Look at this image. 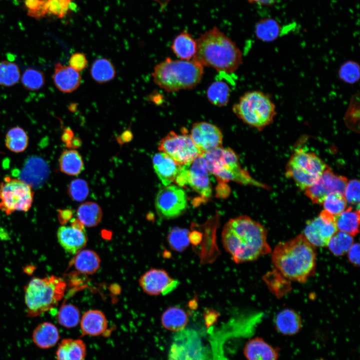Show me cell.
<instances>
[{"instance_id": "db71d44e", "label": "cell", "mask_w": 360, "mask_h": 360, "mask_svg": "<svg viewBox=\"0 0 360 360\" xmlns=\"http://www.w3.org/2000/svg\"><path fill=\"white\" fill-rule=\"evenodd\" d=\"M250 3H256L260 4L262 0H248Z\"/></svg>"}, {"instance_id": "4316f807", "label": "cell", "mask_w": 360, "mask_h": 360, "mask_svg": "<svg viewBox=\"0 0 360 360\" xmlns=\"http://www.w3.org/2000/svg\"><path fill=\"white\" fill-rule=\"evenodd\" d=\"M171 48L180 60H191L196 52V41L186 30H184L174 38Z\"/></svg>"}, {"instance_id": "7a4b0ae2", "label": "cell", "mask_w": 360, "mask_h": 360, "mask_svg": "<svg viewBox=\"0 0 360 360\" xmlns=\"http://www.w3.org/2000/svg\"><path fill=\"white\" fill-rule=\"evenodd\" d=\"M272 260L274 268L285 278L303 283L314 272L316 248L300 234L278 244L272 252Z\"/></svg>"}, {"instance_id": "bcb514c9", "label": "cell", "mask_w": 360, "mask_h": 360, "mask_svg": "<svg viewBox=\"0 0 360 360\" xmlns=\"http://www.w3.org/2000/svg\"><path fill=\"white\" fill-rule=\"evenodd\" d=\"M68 192L72 200L78 202L84 200L89 192L88 184L82 179L74 180L69 184Z\"/></svg>"}, {"instance_id": "e0dca14e", "label": "cell", "mask_w": 360, "mask_h": 360, "mask_svg": "<svg viewBox=\"0 0 360 360\" xmlns=\"http://www.w3.org/2000/svg\"><path fill=\"white\" fill-rule=\"evenodd\" d=\"M60 245L68 252L76 254L81 250L87 242V236L83 224L74 221L71 226H61L57 232Z\"/></svg>"}, {"instance_id": "d4e9b609", "label": "cell", "mask_w": 360, "mask_h": 360, "mask_svg": "<svg viewBox=\"0 0 360 360\" xmlns=\"http://www.w3.org/2000/svg\"><path fill=\"white\" fill-rule=\"evenodd\" d=\"M48 166L43 160L32 157L28 160L21 174V179L32 186H38L44 182L48 174Z\"/></svg>"}, {"instance_id": "d6986e66", "label": "cell", "mask_w": 360, "mask_h": 360, "mask_svg": "<svg viewBox=\"0 0 360 360\" xmlns=\"http://www.w3.org/2000/svg\"><path fill=\"white\" fill-rule=\"evenodd\" d=\"M52 79L59 90L68 93L78 88L82 78L79 72L70 66H64L58 62L55 64Z\"/></svg>"}, {"instance_id": "f35d334b", "label": "cell", "mask_w": 360, "mask_h": 360, "mask_svg": "<svg viewBox=\"0 0 360 360\" xmlns=\"http://www.w3.org/2000/svg\"><path fill=\"white\" fill-rule=\"evenodd\" d=\"M57 320L58 324L66 328H74L80 322V310L74 304H63L57 314Z\"/></svg>"}, {"instance_id": "f1b7e54d", "label": "cell", "mask_w": 360, "mask_h": 360, "mask_svg": "<svg viewBox=\"0 0 360 360\" xmlns=\"http://www.w3.org/2000/svg\"><path fill=\"white\" fill-rule=\"evenodd\" d=\"M338 231L346 232L352 236L359 232L360 210L349 207L341 214L334 216Z\"/></svg>"}, {"instance_id": "ee69618b", "label": "cell", "mask_w": 360, "mask_h": 360, "mask_svg": "<svg viewBox=\"0 0 360 360\" xmlns=\"http://www.w3.org/2000/svg\"><path fill=\"white\" fill-rule=\"evenodd\" d=\"M346 202L343 194L338 192H334L328 194L322 204H323L325 210L335 216L345 210Z\"/></svg>"}, {"instance_id": "74e56055", "label": "cell", "mask_w": 360, "mask_h": 360, "mask_svg": "<svg viewBox=\"0 0 360 360\" xmlns=\"http://www.w3.org/2000/svg\"><path fill=\"white\" fill-rule=\"evenodd\" d=\"M286 175L292 178L296 186L302 190L314 184L319 178L288 163L286 166Z\"/></svg>"}, {"instance_id": "484cf974", "label": "cell", "mask_w": 360, "mask_h": 360, "mask_svg": "<svg viewBox=\"0 0 360 360\" xmlns=\"http://www.w3.org/2000/svg\"><path fill=\"white\" fill-rule=\"evenodd\" d=\"M60 335L57 327L50 322L39 324L32 334V340L40 348L48 349L58 342Z\"/></svg>"}, {"instance_id": "1f68e13d", "label": "cell", "mask_w": 360, "mask_h": 360, "mask_svg": "<svg viewBox=\"0 0 360 360\" xmlns=\"http://www.w3.org/2000/svg\"><path fill=\"white\" fill-rule=\"evenodd\" d=\"M90 74L94 81L103 84L113 80L116 76V70L114 65L109 60L100 58L92 62Z\"/></svg>"}, {"instance_id": "d6a6232c", "label": "cell", "mask_w": 360, "mask_h": 360, "mask_svg": "<svg viewBox=\"0 0 360 360\" xmlns=\"http://www.w3.org/2000/svg\"><path fill=\"white\" fill-rule=\"evenodd\" d=\"M60 170L70 176H76L84 169V162L80 154L76 150L64 151L59 160Z\"/></svg>"}, {"instance_id": "7402d4cb", "label": "cell", "mask_w": 360, "mask_h": 360, "mask_svg": "<svg viewBox=\"0 0 360 360\" xmlns=\"http://www.w3.org/2000/svg\"><path fill=\"white\" fill-rule=\"evenodd\" d=\"M80 322L82 334L92 336H98L104 333L108 324L104 314L97 310H90L85 312Z\"/></svg>"}, {"instance_id": "2e32d148", "label": "cell", "mask_w": 360, "mask_h": 360, "mask_svg": "<svg viewBox=\"0 0 360 360\" xmlns=\"http://www.w3.org/2000/svg\"><path fill=\"white\" fill-rule=\"evenodd\" d=\"M140 286L150 296L165 294L174 289L177 281L162 269L151 268L142 274L140 280Z\"/></svg>"}, {"instance_id": "6da1fadb", "label": "cell", "mask_w": 360, "mask_h": 360, "mask_svg": "<svg viewBox=\"0 0 360 360\" xmlns=\"http://www.w3.org/2000/svg\"><path fill=\"white\" fill-rule=\"evenodd\" d=\"M266 236V230L246 216L228 220L222 234L224 247L236 264L252 262L270 253Z\"/></svg>"}, {"instance_id": "277c9868", "label": "cell", "mask_w": 360, "mask_h": 360, "mask_svg": "<svg viewBox=\"0 0 360 360\" xmlns=\"http://www.w3.org/2000/svg\"><path fill=\"white\" fill-rule=\"evenodd\" d=\"M204 67L192 59L186 60L167 58L158 64L152 73L154 83L168 92L189 90L201 81Z\"/></svg>"}, {"instance_id": "cb8c5ba5", "label": "cell", "mask_w": 360, "mask_h": 360, "mask_svg": "<svg viewBox=\"0 0 360 360\" xmlns=\"http://www.w3.org/2000/svg\"><path fill=\"white\" fill-rule=\"evenodd\" d=\"M86 346L81 339L64 338L56 352V360H84Z\"/></svg>"}, {"instance_id": "8992f818", "label": "cell", "mask_w": 360, "mask_h": 360, "mask_svg": "<svg viewBox=\"0 0 360 360\" xmlns=\"http://www.w3.org/2000/svg\"><path fill=\"white\" fill-rule=\"evenodd\" d=\"M232 111L244 123L260 131L272 124L276 114L271 96L259 90L244 94L233 106Z\"/></svg>"}, {"instance_id": "7bdbcfd3", "label": "cell", "mask_w": 360, "mask_h": 360, "mask_svg": "<svg viewBox=\"0 0 360 360\" xmlns=\"http://www.w3.org/2000/svg\"><path fill=\"white\" fill-rule=\"evenodd\" d=\"M21 82L24 88L31 90H38L44 84V74L39 70L28 68L23 73Z\"/></svg>"}, {"instance_id": "681fc988", "label": "cell", "mask_w": 360, "mask_h": 360, "mask_svg": "<svg viewBox=\"0 0 360 360\" xmlns=\"http://www.w3.org/2000/svg\"><path fill=\"white\" fill-rule=\"evenodd\" d=\"M347 252L348 259L351 264L356 266H360L359 244H353Z\"/></svg>"}, {"instance_id": "603a6c76", "label": "cell", "mask_w": 360, "mask_h": 360, "mask_svg": "<svg viewBox=\"0 0 360 360\" xmlns=\"http://www.w3.org/2000/svg\"><path fill=\"white\" fill-rule=\"evenodd\" d=\"M276 331L286 336L297 334L302 328L300 316L294 310L284 309L278 312L274 320Z\"/></svg>"}, {"instance_id": "44dd1931", "label": "cell", "mask_w": 360, "mask_h": 360, "mask_svg": "<svg viewBox=\"0 0 360 360\" xmlns=\"http://www.w3.org/2000/svg\"><path fill=\"white\" fill-rule=\"evenodd\" d=\"M154 170L164 186L174 182L180 166L166 154L160 152L152 158Z\"/></svg>"}, {"instance_id": "3957f363", "label": "cell", "mask_w": 360, "mask_h": 360, "mask_svg": "<svg viewBox=\"0 0 360 360\" xmlns=\"http://www.w3.org/2000/svg\"><path fill=\"white\" fill-rule=\"evenodd\" d=\"M197 48L193 58L202 66L218 72L231 73L242 63V54L236 44L217 27L202 34L196 40Z\"/></svg>"}, {"instance_id": "e575fe53", "label": "cell", "mask_w": 360, "mask_h": 360, "mask_svg": "<svg viewBox=\"0 0 360 360\" xmlns=\"http://www.w3.org/2000/svg\"><path fill=\"white\" fill-rule=\"evenodd\" d=\"M40 19L52 16L62 18L69 11L73 0H42Z\"/></svg>"}, {"instance_id": "7c38bea8", "label": "cell", "mask_w": 360, "mask_h": 360, "mask_svg": "<svg viewBox=\"0 0 360 360\" xmlns=\"http://www.w3.org/2000/svg\"><path fill=\"white\" fill-rule=\"evenodd\" d=\"M170 345L168 360H206L202 340L196 332L179 331Z\"/></svg>"}, {"instance_id": "60d3db41", "label": "cell", "mask_w": 360, "mask_h": 360, "mask_svg": "<svg viewBox=\"0 0 360 360\" xmlns=\"http://www.w3.org/2000/svg\"><path fill=\"white\" fill-rule=\"evenodd\" d=\"M190 232L185 228L174 227L168 232V242L170 248L176 252L185 250L190 244Z\"/></svg>"}, {"instance_id": "b9f144b4", "label": "cell", "mask_w": 360, "mask_h": 360, "mask_svg": "<svg viewBox=\"0 0 360 360\" xmlns=\"http://www.w3.org/2000/svg\"><path fill=\"white\" fill-rule=\"evenodd\" d=\"M20 76V70L16 64L8 60L0 62V85L12 86L18 82Z\"/></svg>"}, {"instance_id": "8d00e7d4", "label": "cell", "mask_w": 360, "mask_h": 360, "mask_svg": "<svg viewBox=\"0 0 360 360\" xmlns=\"http://www.w3.org/2000/svg\"><path fill=\"white\" fill-rule=\"evenodd\" d=\"M230 94L228 84L222 80L213 82L208 88L206 96L210 102L218 106H223L227 104Z\"/></svg>"}, {"instance_id": "9c48e42d", "label": "cell", "mask_w": 360, "mask_h": 360, "mask_svg": "<svg viewBox=\"0 0 360 360\" xmlns=\"http://www.w3.org/2000/svg\"><path fill=\"white\" fill-rule=\"evenodd\" d=\"M204 158L202 154L191 164L180 166L174 182L180 187L189 186L204 200L212 195V188Z\"/></svg>"}, {"instance_id": "83f0119b", "label": "cell", "mask_w": 360, "mask_h": 360, "mask_svg": "<svg viewBox=\"0 0 360 360\" xmlns=\"http://www.w3.org/2000/svg\"><path fill=\"white\" fill-rule=\"evenodd\" d=\"M160 320L164 328L175 332L184 330L188 321L186 312L178 306L168 308L162 313Z\"/></svg>"}, {"instance_id": "816d5d0a", "label": "cell", "mask_w": 360, "mask_h": 360, "mask_svg": "<svg viewBox=\"0 0 360 360\" xmlns=\"http://www.w3.org/2000/svg\"><path fill=\"white\" fill-rule=\"evenodd\" d=\"M73 133L72 132L69 128H66L64 130V132L62 135V140L67 142H69L70 139L72 138Z\"/></svg>"}, {"instance_id": "30bf717a", "label": "cell", "mask_w": 360, "mask_h": 360, "mask_svg": "<svg viewBox=\"0 0 360 360\" xmlns=\"http://www.w3.org/2000/svg\"><path fill=\"white\" fill-rule=\"evenodd\" d=\"M158 150L170 156L179 165L191 164L201 153L184 129L182 134L171 131L160 142Z\"/></svg>"}, {"instance_id": "4fadbf2b", "label": "cell", "mask_w": 360, "mask_h": 360, "mask_svg": "<svg viewBox=\"0 0 360 360\" xmlns=\"http://www.w3.org/2000/svg\"><path fill=\"white\" fill-rule=\"evenodd\" d=\"M348 182L346 178L334 174L328 166L317 181L304 190V194L313 203L322 204L331 193L338 192L344 195Z\"/></svg>"}, {"instance_id": "f546056e", "label": "cell", "mask_w": 360, "mask_h": 360, "mask_svg": "<svg viewBox=\"0 0 360 360\" xmlns=\"http://www.w3.org/2000/svg\"><path fill=\"white\" fill-rule=\"evenodd\" d=\"M74 264L80 272L93 274L100 268V260L95 252L90 250H82L76 253Z\"/></svg>"}, {"instance_id": "ab89813d", "label": "cell", "mask_w": 360, "mask_h": 360, "mask_svg": "<svg viewBox=\"0 0 360 360\" xmlns=\"http://www.w3.org/2000/svg\"><path fill=\"white\" fill-rule=\"evenodd\" d=\"M353 244L352 236L338 231L330 238L327 246L334 255L342 256L348 252Z\"/></svg>"}, {"instance_id": "9a60e30c", "label": "cell", "mask_w": 360, "mask_h": 360, "mask_svg": "<svg viewBox=\"0 0 360 360\" xmlns=\"http://www.w3.org/2000/svg\"><path fill=\"white\" fill-rule=\"evenodd\" d=\"M190 136L201 154L222 145V132L216 126L208 122L194 124Z\"/></svg>"}, {"instance_id": "7dc6e473", "label": "cell", "mask_w": 360, "mask_h": 360, "mask_svg": "<svg viewBox=\"0 0 360 360\" xmlns=\"http://www.w3.org/2000/svg\"><path fill=\"white\" fill-rule=\"evenodd\" d=\"M344 196L346 202L353 205L359 206L360 182L358 180H350L348 182Z\"/></svg>"}, {"instance_id": "4dcf8cb0", "label": "cell", "mask_w": 360, "mask_h": 360, "mask_svg": "<svg viewBox=\"0 0 360 360\" xmlns=\"http://www.w3.org/2000/svg\"><path fill=\"white\" fill-rule=\"evenodd\" d=\"M282 28L278 22L272 18H266L258 22L254 33L259 40L270 42L276 40L281 34Z\"/></svg>"}, {"instance_id": "f5cc1de1", "label": "cell", "mask_w": 360, "mask_h": 360, "mask_svg": "<svg viewBox=\"0 0 360 360\" xmlns=\"http://www.w3.org/2000/svg\"><path fill=\"white\" fill-rule=\"evenodd\" d=\"M132 134L130 130H126L122 133L120 138L123 140L125 141L130 140L132 138Z\"/></svg>"}, {"instance_id": "52a82bcc", "label": "cell", "mask_w": 360, "mask_h": 360, "mask_svg": "<svg viewBox=\"0 0 360 360\" xmlns=\"http://www.w3.org/2000/svg\"><path fill=\"white\" fill-rule=\"evenodd\" d=\"M34 196L32 188L28 183L6 177L0 183V210L7 216L16 211L26 212L32 206Z\"/></svg>"}, {"instance_id": "8fae6325", "label": "cell", "mask_w": 360, "mask_h": 360, "mask_svg": "<svg viewBox=\"0 0 360 360\" xmlns=\"http://www.w3.org/2000/svg\"><path fill=\"white\" fill-rule=\"evenodd\" d=\"M158 214L164 219L176 218L184 213L188 207L184 190L178 186L170 184L158 192L155 200Z\"/></svg>"}, {"instance_id": "c3c4849f", "label": "cell", "mask_w": 360, "mask_h": 360, "mask_svg": "<svg viewBox=\"0 0 360 360\" xmlns=\"http://www.w3.org/2000/svg\"><path fill=\"white\" fill-rule=\"evenodd\" d=\"M70 66L78 72L84 69L88 64V60L84 54L76 52L72 54L69 60Z\"/></svg>"}, {"instance_id": "f6af8a7d", "label": "cell", "mask_w": 360, "mask_h": 360, "mask_svg": "<svg viewBox=\"0 0 360 360\" xmlns=\"http://www.w3.org/2000/svg\"><path fill=\"white\" fill-rule=\"evenodd\" d=\"M340 80L348 84H354L360 79V66L353 60H348L342 64L338 71Z\"/></svg>"}, {"instance_id": "ac0fdd59", "label": "cell", "mask_w": 360, "mask_h": 360, "mask_svg": "<svg viewBox=\"0 0 360 360\" xmlns=\"http://www.w3.org/2000/svg\"><path fill=\"white\" fill-rule=\"evenodd\" d=\"M244 354L248 360H278L279 358L278 348L258 336L246 342Z\"/></svg>"}, {"instance_id": "5bb4252c", "label": "cell", "mask_w": 360, "mask_h": 360, "mask_svg": "<svg viewBox=\"0 0 360 360\" xmlns=\"http://www.w3.org/2000/svg\"><path fill=\"white\" fill-rule=\"evenodd\" d=\"M338 231L334 216L324 210L317 217L308 222L303 234L315 247H324L328 246Z\"/></svg>"}, {"instance_id": "f907efd6", "label": "cell", "mask_w": 360, "mask_h": 360, "mask_svg": "<svg viewBox=\"0 0 360 360\" xmlns=\"http://www.w3.org/2000/svg\"><path fill=\"white\" fill-rule=\"evenodd\" d=\"M217 316L214 312L208 313L205 316V320L208 327L212 325L216 322Z\"/></svg>"}, {"instance_id": "d590c367", "label": "cell", "mask_w": 360, "mask_h": 360, "mask_svg": "<svg viewBox=\"0 0 360 360\" xmlns=\"http://www.w3.org/2000/svg\"><path fill=\"white\" fill-rule=\"evenodd\" d=\"M6 148L14 152H22L26 150L28 144V136L22 128L18 126L10 128L5 138Z\"/></svg>"}, {"instance_id": "836d02e7", "label": "cell", "mask_w": 360, "mask_h": 360, "mask_svg": "<svg viewBox=\"0 0 360 360\" xmlns=\"http://www.w3.org/2000/svg\"><path fill=\"white\" fill-rule=\"evenodd\" d=\"M76 214L79 221L88 227L98 225L102 216L100 206L96 202H86L80 205Z\"/></svg>"}, {"instance_id": "5b68a950", "label": "cell", "mask_w": 360, "mask_h": 360, "mask_svg": "<svg viewBox=\"0 0 360 360\" xmlns=\"http://www.w3.org/2000/svg\"><path fill=\"white\" fill-rule=\"evenodd\" d=\"M66 288L64 280L56 276L33 278L24 287L27 316L36 317L57 306Z\"/></svg>"}, {"instance_id": "ffe728a7", "label": "cell", "mask_w": 360, "mask_h": 360, "mask_svg": "<svg viewBox=\"0 0 360 360\" xmlns=\"http://www.w3.org/2000/svg\"><path fill=\"white\" fill-rule=\"evenodd\" d=\"M288 163L318 177L328 166L315 154L302 148L292 154Z\"/></svg>"}, {"instance_id": "ba28073f", "label": "cell", "mask_w": 360, "mask_h": 360, "mask_svg": "<svg viewBox=\"0 0 360 360\" xmlns=\"http://www.w3.org/2000/svg\"><path fill=\"white\" fill-rule=\"evenodd\" d=\"M223 150L222 146L202 154L210 173L215 175L220 182L232 180L241 184L268 188L266 184L253 178L247 171L241 168L240 164L232 166L224 164L222 161Z\"/></svg>"}]
</instances>
